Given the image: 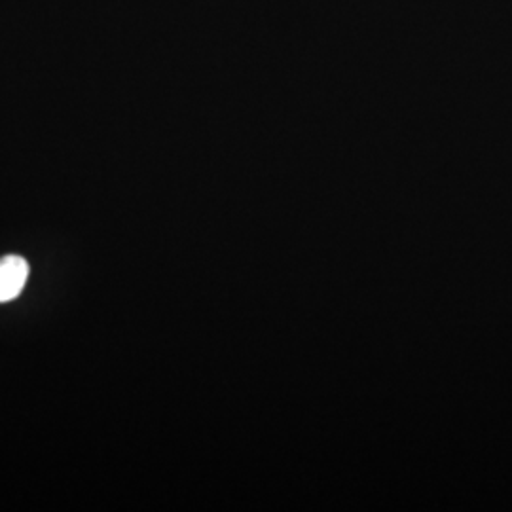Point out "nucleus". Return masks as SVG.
<instances>
[{
	"mask_svg": "<svg viewBox=\"0 0 512 512\" xmlns=\"http://www.w3.org/2000/svg\"><path fill=\"white\" fill-rule=\"evenodd\" d=\"M29 262L18 255L0 258V304L16 300L29 279Z\"/></svg>",
	"mask_w": 512,
	"mask_h": 512,
	"instance_id": "obj_1",
	"label": "nucleus"
}]
</instances>
